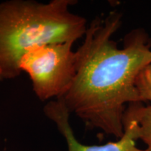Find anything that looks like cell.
Masks as SVG:
<instances>
[{"instance_id":"3","label":"cell","mask_w":151,"mask_h":151,"mask_svg":"<svg viewBox=\"0 0 151 151\" xmlns=\"http://www.w3.org/2000/svg\"><path fill=\"white\" fill-rule=\"evenodd\" d=\"M73 42L35 46L24 52L19 69L27 73L38 99H61L70 89L76 73Z\"/></svg>"},{"instance_id":"6","label":"cell","mask_w":151,"mask_h":151,"mask_svg":"<svg viewBox=\"0 0 151 151\" xmlns=\"http://www.w3.org/2000/svg\"><path fill=\"white\" fill-rule=\"evenodd\" d=\"M135 88L142 101L151 102V63L143 67L135 80Z\"/></svg>"},{"instance_id":"4","label":"cell","mask_w":151,"mask_h":151,"mask_svg":"<svg viewBox=\"0 0 151 151\" xmlns=\"http://www.w3.org/2000/svg\"><path fill=\"white\" fill-rule=\"evenodd\" d=\"M45 116L55 122L60 133L67 141L68 151H150L137 148L138 137L134 122L123 123L124 134L116 141H110L99 146H88L81 143L75 137L69 123L71 113L61 99L49 101L43 107Z\"/></svg>"},{"instance_id":"7","label":"cell","mask_w":151,"mask_h":151,"mask_svg":"<svg viewBox=\"0 0 151 151\" xmlns=\"http://www.w3.org/2000/svg\"><path fill=\"white\" fill-rule=\"evenodd\" d=\"M3 80H4V79L3 76H2V74H1V71H0V81H3Z\"/></svg>"},{"instance_id":"5","label":"cell","mask_w":151,"mask_h":151,"mask_svg":"<svg viewBox=\"0 0 151 151\" xmlns=\"http://www.w3.org/2000/svg\"><path fill=\"white\" fill-rule=\"evenodd\" d=\"M133 122L136 126L138 139L146 145L151 151V105L145 106L141 103H132L126 107L122 123Z\"/></svg>"},{"instance_id":"1","label":"cell","mask_w":151,"mask_h":151,"mask_svg":"<svg viewBox=\"0 0 151 151\" xmlns=\"http://www.w3.org/2000/svg\"><path fill=\"white\" fill-rule=\"evenodd\" d=\"M122 18L121 13L113 11L88 24L83 42L76 51L74 80L60 99L87 127L117 139L124 134L127 105L141 103L135 88L137 76L151 63V39L145 30H132L122 48L113 39Z\"/></svg>"},{"instance_id":"2","label":"cell","mask_w":151,"mask_h":151,"mask_svg":"<svg viewBox=\"0 0 151 151\" xmlns=\"http://www.w3.org/2000/svg\"><path fill=\"white\" fill-rule=\"evenodd\" d=\"M76 0H8L0 2V71L4 79L22 72L19 62L28 49L49 43H75L84 37L88 22L71 11Z\"/></svg>"}]
</instances>
